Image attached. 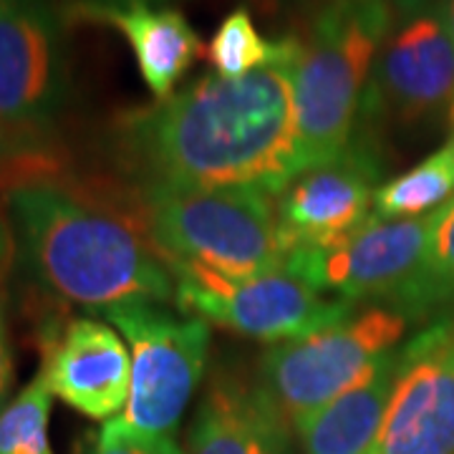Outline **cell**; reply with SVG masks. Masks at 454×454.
<instances>
[{"instance_id": "5b68a950", "label": "cell", "mask_w": 454, "mask_h": 454, "mask_svg": "<svg viewBox=\"0 0 454 454\" xmlns=\"http://www.w3.org/2000/svg\"><path fill=\"white\" fill-rule=\"evenodd\" d=\"M406 328L402 313L373 306L309 339L273 343L260 356V391L295 427L356 387Z\"/></svg>"}, {"instance_id": "30bf717a", "label": "cell", "mask_w": 454, "mask_h": 454, "mask_svg": "<svg viewBox=\"0 0 454 454\" xmlns=\"http://www.w3.org/2000/svg\"><path fill=\"white\" fill-rule=\"evenodd\" d=\"M376 134L356 127L348 149L303 169L276 197L278 235L286 258L298 250H324L354 238L372 220L373 195L384 184Z\"/></svg>"}, {"instance_id": "cb8c5ba5", "label": "cell", "mask_w": 454, "mask_h": 454, "mask_svg": "<svg viewBox=\"0 0 454 454\" xmlns=\"http://www.w3.org/2000/svg\"><path fill=\"white\" fill-rule=\"evenodd\" d=\"M13 250H16V235H13L11 225H8L5 215L0 212V283H3V278H5L8 268H11Z\"/></svg>"}, {"instance_id": "ac0fdd59", "label": "cell", "mask_w": 454, "mask_h": 454, "mask_svg": "<svg viewBox=\"0 0 454 454\" xmlns=\"http://www.w3.org/2000/svg\"><path fill=\"white\" fill-rule=\"evenodd\" d=\"M298 49H301L298 35H283L276 41L260 35L250 11L240 5L220 20L217 31L212 33L210 43L205 49V56L217 76L240 79L255 68L276 64Z\"/></svg>"}, {"instance_id": "7c38bea8", "label": "cell", "mask_w": 454, "mask_h": 454, "mask_svg": "<svg viewBox=\"0 0 454 454\" xmlns=\"http://www.w3.org/2000/svg\"><path fill=\"white\" fill-rule=\"evenodd\" d=\"M372 454H454V318L402 348V373Z\"/></svg>"}, {"instance_id": "8fae6325", "label": "cell", "mask_w": 454, "mask_h": 454, "mask_svg": "<svg viewBox=\"0 0 454 454\" xmlns=\"http://www.w3.org/2000/svg\"><path fill=\"white\" fill-rule=\"evenodd\" d=\"M454 104V41L442 11L406 20L384 41L372 66L356 124L381 119L417 124Z\"/></svg>"}, {"instance_id": "3957f363", "label": "cell", "mask_w": 454, "mask_h": 454, "mask_svg": "<svg viewBox=\"0 0 454 454\" xmlns=\"http://www.w3.org/2000/svg\"><path fill=\"white\" fill-rule=\"evenodd\" d=\"M273 197L247 184L139 182L145 232L164 262L200 265L225 278L286 268Z\"/></svg>"}, {"instance_id": "484cf974", "label": "cell", "mask_w": 454, "mask_h": 454, "mask_svg": "<svg viewBox=\"0 0 454 454\" xmlns=\"http://www.w3.org/2000/svg\"><path fill=\"white\" fill-rule=\"evenodd\" d=\"M91 3H104V5H167L172 0H91Z\"/></svg>"}, {"instance_id": "8992f818", "label": "cell", "mask_w": 454, "mask_h": 454, "mask_svg": "<svg viewBox=\"0 0 454 454\" xmlns=\"http://www.w3.org/2000/svg\"><path fill=\"white\" fill-rule=\"evenodd\" d=\"M179 313L197 316L265 343L309 339L356 313V303L324 298L288 268L255 278H225L200 265L167 262Z\"/></svg>"}, {"instance_id": "e0dca14e", "label": "cell", "mask_w": 454, "mask_h": 454, "mask_svg": "<svg viewBox=\"0 0 454 454\" xmlns=\"http://www.w3.org/2000/svg\"><path fill=\"white\" fill-rule=\"evenodd\" d=\"M454 200V134L434 154L399 177L387 179L373 195V217L409 220L444 207Z\"/></svg>"}, {"instance_id": "4fadbf2b", "label": "cell", "mask_w": 454, "mask_h": 454, "mask_svg": "<svg viewBox=\"0 0 454 454\" xmlns=\"http://www.w3.org/2000/svg\"><path fill=\"white\" fill-rule=\"evenodd\" d=\"M38 373L53 396L91 419L109 422L129 402V346L112 324L71 318L51 328Z\"/></svg>"}, {"instance_id": "2e32d148", "label": "cell", "mask_w": 454, "mask_h": 454, "mask_svg": "<svg viewBox=\"0 0 454 454\" xmlns=\"http://www.w3.org/2000/svg\"><path fill=\"white\" fill-rule=\"evenodd\" d=\"M402 373V348H394L356 387L295 424L303 454H372Z\"/></svg>"}, {"instance_id": "52a82bcc", "label": "cell", "mask_w": 454, "mask_h": 454, "mask_svg": "<svg viewBox=\"0 0 454 454\" xmlns=\"http://www.w3.org/2000/svg\"><path fill=\"white\" fill-rule=\"evenodd\" d=\"M98 316L129 343V402L119 417L145 434L175 437L205 372L210 324L197 316L179 318L152 301L112 306Z\"/></svg>"}, {"instance_id": "44dd1931", "label": "cell", "mask_w": 454, "mask_h": 454, "mask_svg": "<svg viewBox=\"0 0 454 454\" xmlns=\"http://www.w3.org/2000/svg\"><path fill=\"white\" fill-rule=\"evenodd\" d=\"M89 454H184L179 450L175 437H157L145 434L124 422L121 417H114L98 429L97 439Z\"/></svg>"}, {"instance_id": "83f0119b", "label": "cell", "mask_w": 454, "mask_h": 454, "mask_svg": "<svg viewBox=\"0 0 454 454\" xmlns=\"http://www.w3.org/2000/svg\"><path fill=\"white\" fill-rule=\"evenodd\" d=\"M450 119H452V134H454V104H452V112H450Z\"/></svg>"}, {"instance_id": "277c9868", "label": "cell", "mask_w": 454, "mask_h": 454, "mask_svg": "<svg viewBox=\"0 0 454 454\" xmlns=\"http://www.w3.org/2000/svg\"><path fill=\"white\" fill-rule=\"evenodd\" d=\"M394 28L379 0H325L310 13L293 82L298 175L348 149L376 53Z\"/></svg>"}, {"instance_id": "d4e9b609", "label": "cell", "mask_w": 454, "mask_h": 454, "mask_svg": "<svg viewBox=\"0 0 454 454\" xmlns=\"http://www.w3.org/2000/svg\"><path fill=\"white\" fill-rule=\"evenodd\" d=\"M276 8H286V11H318L324 5L325 0H265Z\"/></svg>"}, {"instance_id": "5bb4252c", "label": "cell", "mask_w": 454, "mask_h": 454, "mask_svg": "<svg viewBox=\"0 0 454 454\" xmlns=\"http://www.w3.org/2000/svg\"><path fill=\"white\" fill-rule=\"evenodd\" d=\"M74 16L112 26L127 38L146 89L157 101L175 94L179 79L202 53L190 20L169 5H104L79 0Z\"/></svg>"}, {"instance_id": "d6986e66", "label": "cell", "mask_w": 454, "mask_h": 454, "mask_svg": "<svg viewBox=\"0 0 454 454\" xmlns=\"http://www.w3.org/2000/svg\"><path fill=\"white\" fill-rule=\"evenodd\" d=\"M454 309V200L439 212L422 278L399 310L406 321H429Z\"/></svg>"}, {"instance_id": "9a60e30c", "label": "cell", "mask_w": 454, "mask_h": 454, "mask_svg": "<svg viewBox=\"0 0 454 454\" xmlns=\"http://www.w3.org/2000/svg\"><path fill=\"white\" fill-rule=\"evenodd\" d=\"M184 454H291L286 417L260 387L217 379L197 406Z\"/></svg>"}, {"instance_id": "9c48e42d", "label": "cell", "mask_w": 454, "mask_h": 454, "mask_svg": "<svg viewBox=\"0 0 454 454\" xmlns=\"http://www.w3.org/2000/svg\"><path fill=\"white\" fill-rule=\"evenodd\" d=\"M68 94L64 20L49 0H0V137H41Z\"/></svg>"}, {"instance_id": "7a4b0ae2", "label": "cell", "mask_w": 454, "mask_h": 454, "mask_svg": "<svg viewBox=\"0 0 454 454\" xmlns=\"http://www.w3.org/2000/svg\"><path fill=\"white\" fill-rule=\"evenodd\" d=\"M8 215L38 286L66 303L101 310L175 301V278L145 230L51 179H18Z\"/></svg>"}, {"instance_id": "ffe728a7", "label": "cell", "mask_w": 454, "mask_h": 454, "mask_svg": "<svg viewBox=\"0 0 454 454\" xmlns=\"http://www.w3.org/2000/svg\"><path fill=\"white\" fill-rule=\"evenodd\" d=\"M49 384L35 373L11 404L0 409V454H53L49 442Z\"/></svg>"}, {"instance_id": "603a6c76", "label": "cell", "mask_w": 454, "mask_h": 454, "mask_svg": "<svg viewBox=\"0 0 454 454\" xmlns=\"http://www.w3.org/2000/svg\"><path fill=\"white\" fill-rule=\"evenodd\" d=\"M379 3H384L396 20V26H402L406 20H414L427 13H437L444 8L447 0H379Z\"/></svg>"}, {"instance_id": "ba28073f", "label": "cell", "mask_w": 454, "mask_h": 454, "mask_svg": "<svg viewBox=\"0 0 454 454\" xmlns=\"http://www.w3.org/2000/svg\"><path fill=\"white\" fill-rule=\"evenodd\" d=\"M439 212L442 207L409 220H379L372 215L354 238L324 250L291 253L286 268L331 298L389 303L399 313L422 278Z\"/></svg>"}, {"instance_id": "7402d4cb", "label": "cell", "mask_w": 454, "mask_h": 454, "mask_svg": "<svg viewBox=\"0 0 454 454\" xmlns=\"http://www.w3.org/2000/svg\"><path fill=\"white\" fill-rule=\"evenodd\" d=\"M13 346L8 336V324H5V309H3V295H0V404L5 402L8 391L13 387Z\"/></svg>"}, {"instance_id": "6da1fadb", "label": "cell", "mask_w": 454, "mask_h": 454, "mask_svg": "<svg viewBox=\"0 0 454 454\" xmlns=\"http://www.w3.org/2000/svg\"><path fill=\"white\" fill-rule=\"evenodd\" d=\"M301 49L240 79L200 76L121 119V145L139 182L247 184L280 195L298 175L293 82Z\"/></svg>"}, {"instance_id": "4316f807", "label": "cell", "mask_w": 454, "mask_h": 454, "mask_svg": "<svg viewBox=\"0 0 454 454\" xmlns=\"http://www.w3.org/2000/svg\"><path fill=\"white\" fill-rule=\"evenodd\" d=\"M11 152H20V149H16V146L11 145L8 139H3V137H0V164H3L5 160H8V157H11Z\"/></svg>"}]
</instances>
